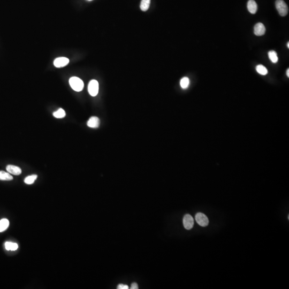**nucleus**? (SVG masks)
<instances>
[{
  "label": "nucleus",
  "instance_id": "obj_2",
  "mask_svg": "<svg viewBox=\"0 0 289 289\" xmlns=\"http://www.w3.org/2000/svg\"><path fill=\"white\" fill-rule=\"evenodd\" d=\"M275 5L277 10L280 16L284 17L287 15L289 11V8L287 4L283 0H276L275 2Z\"/></svg>",
  "mask_w": 289,
  "mask_h": 289
},
{
  "label": "nucleus",
  "instance_id": "obj_21",
  "mask_svg": "<svg viewBox=\"0 0 289 289\" xmlns=\"http://www.w3.org/2000/svg\"><path fill=\"white\" fill-rule=\"evenodd\" d=\"M131 289H138V285L137 283H136L135 282L134 283H132L131 285Z\"/></svg>",
  "mask_w": 289,
  "mask_h": 289
},
{
  "label": "nucleus",
  "instance_id": "obj_7",
  "mask_svg": "<svg viewBox=\"0 0 289 289\" xmlns=\"http://www.w3.org/2000/svg\"><path fill=\"white\" fill-rule=\"evenodd\" d=\"M254 33L257 36H262L266 33V27L261 23H258L254 26Z\"/></svg>",
  "mask_w": 289,
  "mask_h": 289
},
{
  "label": "nucleus",
  "instance_id": "obj_10",
  "mask_svg": "<svg viewBox=\"0 0 289 289\" xmlns=\"http://www.w3.org/2000/svg\"><path fill=\"white\" fill-rule=\"evenodd\" d=\"M247 9L252 14H255L258 10V5L254 0H249L247 2Z\"/></svg>",
  "mask_w": 289,
  "mask_h": 289
},
{
  "label": "nucleus",
  "instance_id": "obj_15",
  "mask_svg": "<svg viewBox=\"0 0 289 289\" xmlns=\"http://www.w3.org/2000/svg\"><path fill=\"white\" fill-rule=\"evenodd\" d=\"M150 0H142L140 4V9L143 11H146L150 8Z\"/></svg>",
  "mask_w": 289,
  "mask_h": 289
},
{
  "label": "nucleus",
  "instance_id": "obj_6",
  "mask_svg": "<svg viewBox=\"0 0 289 289\" xmlns=\"http://www.w3.org/2000/svg\"><path fill=\"white\" fill-rule=\"evenodd\" d=\"M69 63V60L66 57H61L57 58L54 61V64L56 68H62L66 66Z\"/></svg>",
  "mask_w": 289,
  "mask_h": 289
},
{
  "label": "nucleus",
  "instance_id": "obj_4",
  "mask_svg": "<svg viewBox=\"0 0 289 289\" xmlns=\"http://www.w3.org/2000/svg\"><path fill=\"white\" fill-rule=\"evenodd\" d=\"M88 91L91 96H95L98 94L99 83L96 80H92L88 86Z\"/></svg>",
  "mask_w": 289,
  "mask_h": 289
},
{
  "label": "nucleus",
  "instance_id": "obj_24",
  "mask_svg": "<svg viewBox=\"0 0 289 289\" xmlns=\"http://www.w3.org/2000/svg\"><path fill=\"white\" fill-rule=\"evenodd\" d=\"M88 1H92V0H88Z\"/></svg>",
  "mask_w": 289,
  "mask_h": 289
},
{
  "label": "nucleus",
  "instance_id": "obj_18",
  "mask_svg": "<svg viewBox=\"0 0 289 289\" xmlns=\"http://www.w3.org/2000/svg\"><path fill=\"white\" fill-rule=\"evenodd\" d=\"M65 115L66 114H65V111L62 108L59 109L58 110L53 113V116L57 118H64Z\"/></svg>",
  "mask_w": 289,
  "mask_h": 289
},
{
  "label": "nucleus",
  "instance_id": "obj_23",
  "mask_svg": "<svg viewBox=\"0 0 289 289\" xmlns=\"http://www.w3.org/2000/svg\"><path fill=\"white\" fill-rule=\"evenodd\" d=\"M287 48H289V42H287Z\"/></svg>",
  "mask_w": 289,
  "mask_h": 289
},
{
  "label": "nucleus",
  "instance_id": "obj_8",
  "mask_svg": "<svg viewBox=\"0 0 289 289\" xmlns=\"http://www.w3.org/2000/svg\"><path fill=\"white\" fill-rule=\"evenodd\" d=\"M6 169L9 173L13 175L18 176L21 174V170L20 167L17 166H13V165H8L6 167Z\"/></svg>",
  "mask_w": 289,
  "mask_h": 289
},
{
  "label": "nucleus",
  "instance_id": "obj_3",
  "mask_svg": "<svg viewBox=\"0 0 289 289\" xmlns=\"http://www.w3.org/2000/svg\"><path fill=\"white\" fill-rule=\"evenodd\" d=\"M195 218L198 224L201 227H207L208 225V218L205 214L201 212H198L195 216Z\"/></svg>",
  "mask_w": 289,
  "mask_h": 289
},
{
  "label": "nucleus",
  "instance_id": "obj_12",
  "mask_svg": "<svg viewBox=\"0 0 289 289\" xmlns=\"http://www.w3.org/2000/svg\"><path fill=\"white\" fill-rule=\"evenodd\" d=\"M13 179V177L5 171H0V180L10 181Z\"/></svg>",
  "mask_w": 289,
  "mask_h": 289
},
{
  "label": "nucleus",
  "instance_id": "obj_5",
  "mask_svg": "<svg viewBox=\"0 0 289 289\" xmlns=\"http://www.w3.org/2000/svg\"><path fill=\"white\" fill-rule=\"evenodd\" d=\"M183 225L186 230H191L194 225V219L190 214H186L183 218Z\"/></svg>",
  "mask_w": 289,
  "mask_h": 289
},
{
  "label": "nucleus",
  "instance_id": "obj_9",
  "mask_svg": "<svg viewBox=\"0 0 289 289\" xmlns=\"http://www.w3.org/2000/svg\"><path fill=\"white\" fill-rule=\"evenodd\" d=\"M100 120L98 117H92L89 118V120L88 121V127L92 128H97L99 127L100 125Z\"/></svg>",
  "mask_w": 289,
  "mask_h": 289
},
{
  "label": "nucleus",
  "instance_id": "obj_14",
  "mask_svg": "<svg viewBox=\"0 0 289 289\" xmlns=\"http://www.w3.org/2000/svg\"><path fill=\"white\" fill-rule=\"evenodd\" d=\"M5 247L8 251H16L18 248L17 244L12 242H6L5 243Z\"/></svg>",
  "mask_w": 289,
  "mask_h": 289
},
{
  "label": "nucleus",
  "instance_id": "obj_1",
  "mask_svg": "<svg viewBox=\"0 0 289 289\" xmlns=\"http://www.w3.org/2000/svg\"><path fill=\"white\" fill-rule=\"evenodd\" d=\"M69 84L72 88L76 92L82 91L84 88V82L82 79L78 77H71L70 79Z\"/></svg>",
  "mask_w": 289,
  "mask_h": 289
},
{
  "label": "nucleus",
  "instance_id": "obj_17",
  "mask_svg": "<svg viewBox=\"0 0 289 289\" xmlns=\"http://www.w3.org/2000/svg\"><path fill=\"white\" fill-rule=\"evenodd\" d=\"M256 70H257V72H258L259 74L263 75V76L266 75L268 73V70L267 69V68L262 65H257L256 67Z\"/></svg>",
  "mask_w": 289,
  "mask_h": 289
},
{
  "label": "nucleus",
  "instance_id": "obj_22",
  "mask_svg": "<svg viewBox=\"0 0 289 289\" xmlns=\"http://www.w3.org/2000/svg\"><path fill=\"white\" fill-rule=\"evenodd\" d=\"M286 75H287V77H289V69H287L286 70Z\"/></svg>",
  "mask_w": 289,
  "mask_h": 289
},
{
  "label": "nucleus",
  "instance_id": "obj_19",
  "mask_svg": "<svg viewBox=\"0 0 289 289\" xmlns=\"http://www.w3.org/2000/svg\"><path fill=\"white\" fill-rule=\"evenodd\" d=\"M190 80L187 77H184L180 80V85L181 88L183 89L187 88L189 86Z\"/></svg>",
  "mask_w": 289,
  "mask_h": 289
},
{
  "label": "nucleus",
  "instance_id": "obj_13",
  "mask_svg": "<svg viewBox=\"0 0 289 289\" xmlns=\"http://www.w3.org/2000/svg\"><path fill=\"white\" fill-rule=\"evenodd\" d=\"M268 56H269L270 60L273 63H276L278 62V58L277 56V54L275 50H270L268 52Z\"/></svg>",
  "mask_w": 289,
  "mask_h": 289
},
{
  "label": "nucleus",
  "instance_id": "obj_20",
  "mask_svg": "<svg viewBox=\"0 0 289 289\" xmlns=\"http://www.w3.org/2000/svg\"><path fill=\"white\" fill-rule=\"evenodd\" d=\"M117 288L118 289H128V286L127 285H125V284H120L119 285H118Z\"/></svg>",
  "mask_w": 289,
  "mask_h": 289
},
{
  "label": "nucleus",
  "instance_id": "obj_16",
  "mask_svg": "<svg viewBox=\"0 0 289 289\" xmlns=\"http://www.w3.org/2000/svg\"><path fill=\"white\" fill-rule=\"evenodd\" d=\"M37 175H31V176L26 177L25 178L24 182L26 184H29V185L33 184L34 182H35V180L37 178Z\"/></svg>",
  "mask_w": 289,
  "mask_h": 289
},
{
  "label": "nucleus",
  "instance_id": "obj_11",
  "mask_svg": "<svg viewBox=\"0 0 289 289\" xmlns=\"http://www.w3.org/2000/svg\"><path fill=\"white\" fill-rule=\"evenodd\" d=\"M9 221L7 218H3L0 220V232H3L9 227Z\"/></svg>",
  "mask_w": 289,
  "mask_h": 289
}]
</instances>
